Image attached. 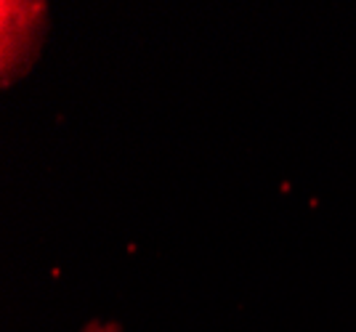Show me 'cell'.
<instances>
[{
	"instance_id": "6da1fadb",
	"label": "cell",
	"mask_w": 356,
	"mask_h": 332,
	"mask_svg": "<svg viewBox=\"0 0 356 332\" xmlns=\"http://www.w3.org/2000/svg\"><path fill=\"white\" fill-rule=\"evenodd\" d=\"M45 3L3 0L0 3V72L3 83L22 75L32 61L40 40Z\"/></svg>"
},
{
	"instance_id": "7a4b0ae2",
	"label": "cell",
	"mask_w": 356,
	"mask_h": 332,
	"mask_svg": "<svg viewBox=\"0 0 356 332\" xmlns=\"http://www.w3.org/2000/svg\"><path fill=\"white\" fill-rule=\"evenodd\" d=\"M86 332H120L118 327H112V324H90Z\"/></svg>"
}]
</instances>
